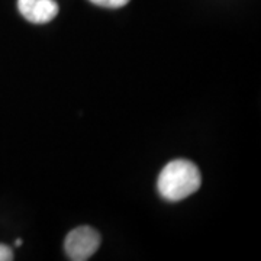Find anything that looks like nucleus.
Here are the masks:
<instances>
[{"label": "nucleus", "instance_id": "nucleus-1", "mask_svg": "<svg viewBox=\"0 0 261 261\" xmlns=\"http://www.w3.org/2000/svg\"><path fill=\"white\" fill-rule=\"evenodd\" d=\"M202 185L200 171L189 160L170 161L161 170L157 187L163 199L168 202H178L199 190Z\"/></svg>", "mask_w": 261, "mask_h": 261}, {"label": "nucleus", "instance_id": "nucleus-2", "mask_svg": "<svg viewBox=\"0 0 261 261\" xmlns=\"http://www.w3.org/2000/svg\"><path fill=\"white\" fill-rule=\"evenodd\" d=\"M100 235L90 226H79L65 237V254L70 260H89L100 247Z\"/></svg>", "mask_w": 261, "mask_h": 261}, {"label": "nucleus", "instance_id": "nucleus-3", "mask_svg": "<svg viewBox=\"0 0 261 261\" xmlns=\"http://www.w3.org/2000/svg\"><path fill=\"white\" fill-rule=\"evenodd\" d=\"M18 9L32 23H48L58 15L56 0H18Z\"/></svg>", "mask_w": 261, "mask_h": 261}, {"label": "nucleus", "instance_id": "nucleus-4", "mask_svg": "<svg viewBox=\"0 0 261 261\" xmlns=\"http://www.w3.org/2000/svg\"><path fill=\"white\" fill-rule=\"evenodd\" d=\"M90 2L93 5H97L100 8H108V9H119L129 3V0H90Z\"/></svg>", "mask_w": 261, "mask_h": 261}, {"label": "nucleus", "instance_id": "nucleus-5", "mask_svg": "<svg viewBox=\"0 0 261 261\" xmlns=\"http://www.w3.org/2000/svg\"><path fill=\"white\" fill-rule=\"evenodd\" d=\"M13 260V251L6 244H0V261Z\"/></svg>", "mask_w": 261, "mask_h": 261}, {"label": "nucleus", "instance_id": "nucleus-6", "mask_svg": "<svg viewBox=\"0 0 261 261\" xmlns=\"http://www.w3.org/2000/svg\"><path fill=\"white\" fill-rule=\"evenodd\" d=\"M22 244V240H16V247H19Z\"/></svg>", "mask_w": 261, "mask_h": 261}]
</instances>
